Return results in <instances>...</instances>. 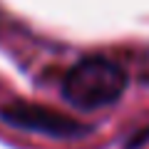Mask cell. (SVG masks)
<instances>
[{
    "label": "cell",
    "mask_w": 149,
    "mask_h": 149,
    "mask_svg": "<svg viewBox=\"0 0 149 149\" xmlns=\"http://www.w3.org/2000/svg\"><path fill=\"white\" fill-rule=\"evenodd\" d=\"M0 119L17 129H30V132H40L47 137H60V139H72L82 137L87 127L77 119L60 114V112L50 109L42 104H32V102H8L0 107Z\"/></svg>",
    "instance_id": "cell-2"
},
{
    "label": "cell",
    "mask_w": 149,
    "mask_h": 149,
    "mask_svg": "<svg viewBox=\"0 0 149 149\" xmlns=\"http://www.w3.org/2000/svg\"><path fill=\"white\" fill-rule=\"evenodd\" d=\"M124 87H127V74L119 65L102 57H92L70 70L65 80V97L74 107L97 109L117 102Z\"/></svg>",
    "instance_id": "cell-1"
}]
</instances>
